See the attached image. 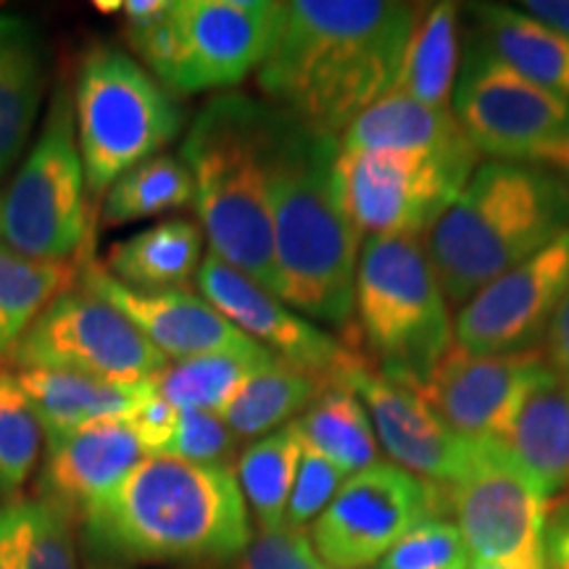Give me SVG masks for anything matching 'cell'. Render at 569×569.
Wrapping results in <instances>:
<instances>
[{"label": "cell", "mask_w": 569, "mask_h": 569, "mask_svg": "<svg viewBox=\"0 0 569 569\" xmlns=\"http://www.w3.org/2000/svg\"><path fill=\"white\" fill-rule=\"evenodd\" d=\"M301 451V432L296 422H290L253 440L238 457L234 480H238L246 507L251 509L259 530H277L284 525V511H288Z\"/></svg>", "instance_id": "obj_32"}, {"label": "cell", "mask_w": 569, "mask_h": 569, "mask_svg": "<svg viewBox=\"0 0 569 569\" xmlns=\"http://www.w3.org/2000/svg\"><path fill=\"white\" fill-rule=\"evenodd\" d=\"M336 382L353 390L372 419L375 436L396 467L407 469L432 486H451L465 467L469 440L459 438L438 411L427 403L422 390L382 375L365 351L351 340Z\"/></svg>", "instance_id": "obj_16"}, {"label": "cell", "mask_w": 569, "mask_h": 569, "mask_svg": "<svg viewBox=\"0 0 569 569\" xmlns=\"http://www.w3.org/2000/svg\"><path fill=\"white\" fill-rule=\"evenodd\" d=\"M446 498L475 565L546 569L551 498L501 440H469L465 467L446 486Z\"/></svg>", "instance_id": "obj_9"}, {"label": "cell", "mask_w": 569, "mask_h": 569, "mask_svg": "<svg viewBox=\"0 0 569 569\" xmlns=\"http://www.w3.org/2000/svg\"><path fill=\"white\" fill-rule=\"evenodd\" d=\"M0 569H3V567H0Z\"/></svg>", "instance_id": "obj_51"}, {"label": "cell", "mask_w": 569, "mask_h": 569, "mask_svg": "<svg viewBox=\"0 0 569 569\" xmlns=\"http://www.w3.org/2000/svg\"><path fill=\"white\" fill-rule=\"evenodd\" d=\"M17 377L48 440L63 438L96 422L122 419L156 388L153 380L119 382L56 369H24Z\"/></svg>", "instance_id": "obj_24"}, {"label": "cell", "mask_w": 569, "mask_h": 569, "mask_svg": "<svg viewBox=\"0 0 569 569\" xmlns=\"http://www.w3.org/2000/svg\"><path fill=\"white\" fill-rule=\"evenodd\" d=\"M340 142L277 109L269 153L274 296L306 319L348 327L361 234L340 206Z\"/></svg>", "instance_id": "obj_3"}, {"label": "cell", "mask_w": 569, "mask_h": 569, "mask_svg": "<svg viewBox=\"0 0 569 569\" xmlns=\"http://www.w3.org/2000/svg\"><path fill=\"white\" fill-rule=\"evenodd\" d=\"M459 80V6H417L401 69L390 92H401L411 101L451 109Z\"/></svg>", "instance_id": "obj_26"}, {"label": "cell", "mask_w": 569, "mask_h": 569, "mask_svg": "<svg viewBox=\"0 0 569 569\" xmlns=\"http://www.w3.org/2000/svg\"><path fill=\"white\" fill-rule=\"evenodd\" d=\"M274 0H174L180 63L174 96L230 90L261 69L284 24Z\"/></svg>", "instance_id": "obj_14"}, {"label": "cell", "mask_w": 569, "mask_h": 569, "mask_svg": "<svg viewBox=\"0 0 569 569\" xmlns=\"http://www.w3.org/2000/svg\"><path fill=\"white\" fill-rule=\"evenodd\" d=\"M146 448L122 419L96 422L48 440L34 493L80 525L92 503L146 459Z\"/></svg>", "instance_id": "obj_20"}, {"label": "cell", "mask_w": 569, "mask_h": 569, "mask_svg": "<svg viewBox=\"0 0 569 569\" xmlns=\"http://www.w3.org/2000/svg\"><path fill=\"white\" fill-rule=\"evenodd\" d=\"M277 109L243 92L206 101L184 134L180 159L193 177V206L211 256L274 293L269 153Z\"/></svg>", "instance_id": "obj_4"}, {"label": "cell", "mask_w": 569, "mask_h": 569, "mask_svg": "<svg viewBox=\"0 0 569 569\" xmlns=\"http://www.w3.org/2000/svg\"><path fill=\"white\" fill-rule=\"evenodd\" d=\"M543 365V348L475 356L453 343L419 390L459 438L503 440Z\"/></svg>", "instance_id": "obj_17"}, {"label": "cell", "mask_w": 569, "mask_h": 569, "mask_svg": "<svg viewBox=\"0 0 569 569\" xmlns=\"http://www.w3.org/2000/svg\"><path fill=\"white\" fill-rule=\"evenodd\" d=\"M122 17L132 53H138L156 80L172 90L180 63L174 0H122Z\"/></svg>", "instance_id": "obj_36"}, {"label": "cell", "mask_w": 569, "mask_h": 569, "mask_svg": "<svg viewBox=\"0 0 569 569\" xmlns=\"http://www.w3.org/2000/svg\"><path fill=\"white\" fill-rule=\"evenodd\" d=\"M351 343L382 375L422 388L453 348V322L419 238H369L359 253Z\"/></svg>", "instance_id": "obj_6"}, {"label": "cell", "mask_w": 569, "mask_h": 569, "mask_svg": "<svg viewBox=\"0 0 569 569\" xmlns=\"http://www.w3.org/2000/svg\"><path fill=\"white\" fill-rule=\"evenodd\" d=\"M42 425L19 377L0 372V493L13 496L32 478L40 461Z\"/></svg>", "instance_id": "obj_35"}, {"label": "cell", "mask_w": 569, "mask_h": 569, "mask_svg": "<svg viewBox=\"0 0 569 569\" xmlns=\"http://www.w3.org/2000/svg\"><path fill=\"white\" fill-rule=\"evenodd\" d=\"M565 180H567V182H569V177H565Z\"/></svg>", "instance_id": "obj_49"}, {"label": "cell", "mask_w": 569, "mask_h": 569, "mask_svg": "<svg viewBox=\"0 0 569 569\" xmlns=\"http://www.w3.org/2000/svg\"><path fill=\"white\" fill-rule=\"evenodd\" d=\"M340 151H407L478 169V148L453 109H432L388 92L340 134Z\"/></svg>", "instance_id": "obj_21"}, {"label": "cell", "mask_w": 569, "mask_h": 569, "mask_svg": "<svg viewBox=\"0 0 569 569\" xmlns=\"http://www.w3.org/2000/svg\"><path fill=\"white\" fill-rule=\"evenodd\" d=\"M522 11L569 40V0H528Z\"/></svg>", "instance_id": "obj_44"}, {"label": "cell", "mask_w": 569, "mask_h": 569, "mask_svg": "<svg viewBox=\"0 0 569 569\" xmlns=\"http://www.w3.org/2000/svg\"><path fill=\"white\" fill-rule=\"evenodd\" d=\"M446 488L432 486L393 461H377L348 478L315 525L311 546L330 569L380 565L403 536L440 517Z\"/></svg>", "instance_id": "obj_12"}, {"label": "cell", "mask_w": 569, "mask_h": 569, "mask_svg": "<svg viewBox=\"0 0 569 569\" xmlns=\"http://www.w3.org/2000/svg\"><path fill=\"white\" fill-rule=\"evenodd\" d=\"M84 557L134 567H230L253 538L234 469L146 457L80 519Z\"/></svg>", "instance_id": "obj_2"}, {"label": "cell", "mask_w": 569, "mask_h": 569, "mask_svg": "<svg viewBox=\"0 0 569 569\" xmlns=\"http://www.w3.org/2000/svg\"><path fill=\"white\" fill-rule=\"evenodd\" d=\"M343 486V472L336 465H330L322 453L303 443L301 461L293 490H290L288 511H284V525L296 530H306V525L317 522L319 515L330 507V501Z\"/></svg>", "instance_id": "obj_39"}, {"label": "cell", "mask_w": 569, "mask_h": 569, "mask_svg": "<svg viewBox=\"0 0 569 569\" xmlns=\"http://www.w3.org/2000/svg\"><path fill=\"white\" fill-rule=\"evenodd\" d=\"M80 282L92 293L117 306L167 359H196V356L248 351L256 348L251 338L219 315L203 296L188 290L140 293L106 272L103 264L84 256Z\"/></svg>", "instance_id": "obj_19"}, {"label": "cell", "mask_w": 569, "mask_h": 569, "mask_svg": "<svg viewBox=\"0 0 569 569\" xmlns=\"http://www.w3.org/2000/svg\"><path fill=\"white\" fill-rule=\"evenodd\" d=\"M9 361L21 372L56 369L119 382L153 380L169 367L167 356L117 306L82 282H74L42 309Z\"/></svg>", "instance_id": "obj_10"}, {"label": "cell", "mask_w": 569, "mask_h": 569, "mask_svg": "<svg viewBox=\"0 0 569 569\" xmlns=\"http://www.w3.org/2000/svg\"><path fill=\"white\" fill-rule=\"evenodd\" d=\"M525 163H536V167L551 169V172H557L561 177H569V134L557 142H551V146L538 148L536 153H530V159Z\"/></svg>", "instance_id": "obj_45"}, {"label": "cell", "mask_w": 569, "mask_h": 569, "mask_svg": "<svg viewBox=\"0 0 569 569\" xmlns=\"http://www.w3.org/2000/svg\"><path fill=\"white\" fill-rule=\"evenodd\" d=\"M327 386H332L327 377L274 359L240 388L219 417L238 438L259 440L296 422L298 415L309 409Z\"/></svg>", "instance_id": "obj_28"}, {"label": "cell", "mask_w": 569, "mask_h": 569, "mask_svg": "<svg viewBox=\"0 0 569 569\" xmlns=\"http://www.w3.org/2000/svg\"><path fill=\"white\" fill-rule=\"evenodd\" d=\"M451 109L478 153L496 161H528L569 134V101L525 80L488 46L469 48Z\"/></svg>", "instance_id": "obj_13"}, {"label": "cell", "mask_w": 569, "mask_h": 569, "mask_svg": "<svg viewBox=\"0 0 569 569\" xmlns=\"http://www.w3.org/2000/svg\"><path fill=\"white\" fill-rule=\"evenodd\" d=\"M196 284L206 301L253 343L267 348L277 359L336 382L338 369L348 356L346 340L327 336L311 319L298 315L251 277L211 253L201 261Z\"/></svg>", "instance_id": "obj_18"}, {"label": "cell", "mask_w": 569, "mask_h": 569, "mask_svg": "<svg viewBox=\"0 0 569 569\" xmlns=\"http://www.w3.org/2000/svg\"><path fill=\"white\" fill-rule=\"evenodd\" d=\"M88 198L74 106L69 88L59 82L40 134L0 184V243L27 259L69 264L71 256L90 246L96 219Z\"/></svg>", "instance_id": "obj_8"}, {"label": "cell", "mask_w": 569, "mask_h": 569, "mask_svg": "<svg viewBox=\"0 0 569 569\" xmlns=\"http://www.w3.org/2000/svg\"><path fill=\"white\" fill-rule=\"evenodd\" d=\"M301 440L343 475L377 465V436L361 398L346 386H327L322 396L296 419Z\"/></svg>", "instance_id": "obj_30"}, {"label": "cell", "mask_w": 569, "mask_h": 569, "mask_svg": "<svg viewBox=\"0 0 569 569\" xmlns=\"http://www.w3.org/2000/svg\"><path fill=\"white\" fill-rule=\"evenodd\" d=\"M240 438L230 425L213 411H180L172 443L163 457H174L193 465H227L234 459Z\"/></svg>", "instance_id": "obj_38"}, {"label": "cell", "mask_w": 569, "mask_h": 569, "mask_svg": "<svg viewBox=\"0 0 569 569\" xmlns=\"http://www.w3.org/2000/svg\"><path fill=\"white\" fill-rule=\"evenodd\" d=\"M475 169L407 151H340L336 188L353 230L422 238L451 209Z\"/></svg>", "instance_id": "obj_11"}, {"label": "cell", "mask_w": 569, "mask_h": 569, "mask_svg": "<svg viewBox=\"0 0 569 569\" xmlns=\"http://www.w3.org/2000/svg\"><path fill=\"white\" fill-rule=\"evenodd\" d=\"M325 569H330V567H325Z\"/></svg>", "instance_id": "obj_50"}, {"label": "cell", "mask_w": 569, "mask_h": 569, "mask_svg": "<svg viewBox=\"0 0 569 569\" xmlns=\"http://www.w3.org/2000/svg\"><path fill=\"white\" fill-rule=\"evenodd\" d=\"M96 9L101 11V13H122V0H98L96 3Z\"/></svg>", "instance_id": "obj_47"}, {"label": "cell", "mask_w": 569, "mask_h": 569, "mask_svg": "<svg viewBox=\"0 0 569 569\" xmlns=\"http://www.w3.org/2000/svg\"><path fill=\"white\" fill-rule=\"evenodd\" d=\"M203 230L196 222L174 217L130 238L106 253V272L140 293L180 290L201 269Z\"/></svg>", "instance_id": "obj_25"}, {"label": "cell", "mask_w": 569, "mask_h": 569, "mask_svg": "<svg viewBox=\"0 0 569 569\" xmlns=\"http://www.w3.org/2000/svg\"><path fill=\"white\" fill-rule=\"evenodd\" d=\"M277 359L267 348L196 356L177 361L153 377L156 390L177 411H213L222 415L251 377Z\"/></svg>", "instance_id": "obj_31"}, {"label": "cell", "mask_w": 569, "mask_h": 569, "mask_svg": "<svg viewBox=\"0 0 569 569\" xmlns=\"http://www.w3.org/2000/svg\"><path fill=\"white\" fill-rule=\"evenodd\" d=\"M74 519L42 498H13L0 507V567L80 569Z\"/></svg>", "instance_id": "obj_29"}, {"label": "cell", "mask_w": 569, "mask_h": 569, "mask_svg": "<svg viewBox=\"0 0 569 569\" xmlns=\"http://www.w3.org/2000/svg\"><path fill=\"white\" fill-rule=\"evenodd\" d=\"M543 351L549 365L569 380V290L561 298L557 315L551 319L549 332L543 338Z\"/></svg>", "instance_id": "obj_43"}, {"label": "cell", "mask_w": 569, "mask_h": 569, "mask_svg": "<svg viewBox=\"0 0 569 569\" xmlns=\"http://www.w3.org/2000/svg\"><path fill=\"white\" fill-rule=\"evenodd\" d=\"M46 88V42L40 27L0 11V184L9 180L38 122Z\"/></svg>", "instance_id": "obj_22"}, {"label": "cell", "mask_w": 569, "mask_h": 569, "mask_svg": "<svg viewBox=\"0 0 569 569\" xmlns=\"http://www.w3.org/2000/svg\"><path fill=\"white\" fill-rule=\"evenodd\" d=\"M569 230V182L551 169L490 159L427 234V256L459 309Z\"/></svg>", "instance_id": "obj_5"}, {"label": "cell", "mask_w": 569, "mask_h": 569, "mask_svg": "<svg viewBox=\"0 0 569 569\" xmlns=\"http://www.w3.org/2000/svg\"><path fill=\"white\" fill-rule=\"evenodd\" d=\"M486 46L517 74L569 101V40L511 6L478 3Z\"/></svg>", "instance_id": "obj_27"}, {"label": "cell", "mask_w": 569, "mask_h": 569, "mask_svg": "<svg viewBox=\"0 0 569 569\" xmlns=\"http://www.w3.org/2000/svg\"><path fill=\"white\" fill-rule=\"evenodd\" d=\"M469 569H503V567H488V565H475V567H469Z\"/></svg>", "instance_id": "obj_48"}, {"label": "cell", "mask_w": 569, "mask_h": 569, "mask_svg": "<svg viewBox=\"0 0 569 569\" xmlns=\"http://www.w3.org/2000/svg\"><path fill=\"white\" fill-rule=\"evenodd\" d=\"M74 280V264L34 261L0 243V359H9L42 309Z\"/></svg>", "instance_id": "obj_33"}, {"label": "cell", "mask_w": 569, "mask_h": 569, "mask_svg": "<svg viewBox=\"0 0 569 569\" xmlns=\"http://www.w3.org/2000/svg\"><path fill=\"white\" fill-rule=\"evenodd\" d=\"M71 106L92 203L119 177L159 156L184 124L174 92L113 42H92L82 51Z\"/></svg>", "instance_id": "obj_7"}, {"label": "cell", "mask_w": 569, "mask_h": 569, "mask_svg": "<svg viewBox=\"0 0 569 569\" xmlns=\"http://www.w3.org/2000/svg\"><path fill=\"white\" fill-rule=\"evenodd\" d=\"M472 557L453 522L427 519L386 553L377 569H469Z\"/></svg>", "instance_id": "obj_37"}, {"label": "cell", "mask_w": 569, "mask_h": 569, "mask_svg": "<svg viewBox=\"0 0 569 569\" xmlns=\"http://www.w3.org/2000/svg\"><path fill=\"white\" fill-rule=\"evenodd\" d=\"M84 569H227V567H134V565H119V561H103V559H88Z\"/></svg>", "instance_id": "obj_46"}, {"label": "cell", "mask_w": 569, "mask_h": 569, "mask_svg": "<svg viewBox=\"0 0 569 569\" xmlns=\"http://www.w3.org/2000/svg\"><path fill=\"white\" fill-rule=\"evenodd\" d=\"M546 569H569V498L549 509L543 536Z\"/></svg>", "instance_id": "obj_42"}, {"label": "cell", "mask_w": 569, "mask_h": 569, "mask_svg": "<svg viewBox=\"0 0 569 569\" xmlns=\"http://www.w3.org/2000/svg\"><path fill=\"white\" fill-rule=\"evenodd\" d=\"M227 569H325L306 530L282 525L277 530H259L248 549Z\"/></svg>", "instance_id": "obj_40"}, {"label": "cell", "mask_w": 569, "mask_h": 569, "mask_svg": "<svg viewBox=\"0 0 569 569\" xmlns=\"http://www.w3.org/2000/svg\"><path fill=\"white\" fill-rule=\"evenodd\" d=\"M503 446L515 459L557 496L569 490V380L549 365L540 367L525 390Z\"/></svg>", "instance_id": "obj_23"}, {"label": "cell", "mask_w": 569, "mask_h": 569, "mask_svg": "<svg viewBox=\"0 0 569 569\" xmlns=\"http://www.w3.org/2000/svg\"><path fill=\"white\" fill-rule=\"evenodd\" d=\"M417 6L396 0H296L259 69L267 103L311 130L346 132L393 90Z\"/></svg>", "instance_id": "obj_1"}, {"label": "cell", "mask_w": 569, "mask_h": 569, "mask_svg": "<svg viewBox=\"0 0 569 569\" xmlns=\"http://www.w3.org/2000/svg\"><path fill=\"white\" fill-rule=\"evenodd\" d=\"M156 386V382H153ZM177 419V411L167 398L159 396V390H151L146 398H140L134 407L122 417V422L134 432V438L140 440V446L146 448L148 457H163L167 446L172 443Z\"/></svg>", "instance_id": "obj_41"}, {"label": "cell", "mask_w": 569, "mask_h": 569, "mask_svg": "<svg viewBox=\"0 0 569 569\" xmlns=\"http://www.w3.org/2000/svg\"><path fill=\"white\" fill-rule=\"evenodd\" d=\"M193 203V177L180 156L159 153L138 163L106 190L101 219L109 227L159 217Z\"/></svg>", "instance_id": "obj_34"}, {"label": "cell", "mask_w": 569, "mask_h": 569, "mask_svg": "<svg viewBox=\"0 0 569 569\" xmlns=\"http://www.w3.org/2000/svg\"><path fill=\"white\" fill-rule=\"evenodd\" d=\"M567 290L569 230L469 298L453 319V343L475 356L538 348Z\"/></svg>", "instance_id": "obj_15"}]
</instances>
